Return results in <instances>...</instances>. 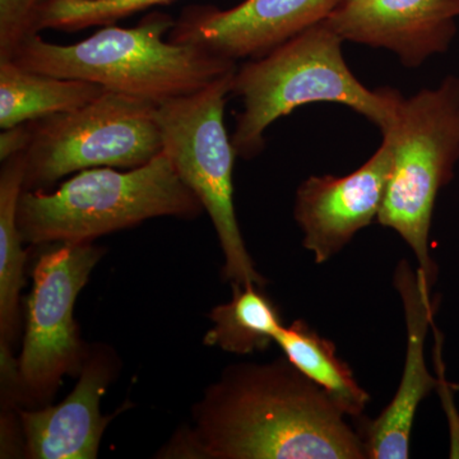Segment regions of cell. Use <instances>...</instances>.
Returning <instances> with one entry per match:
<instances>
[{"label": "cell", "mask_w": 459, "mask_h": 459, "mask_svg": "<svg viewBox=\"0 0 459 459\" xmlns=\"http://www.w3.org/2000/svg\"><path fill=\"white\" fill-rule=\"evenodd\" d=\"M0 171V337L2 351L17 332L20 295L25 285L26 253L17 221L18 201L25 189V153L2 161Z\"/></svg>", "instance_id": "2e32d148"}, {"label": "cell", "mask_w": 459, "mask_h": 459, "mask_svg": "<svg viewBox=\"0 0 459 459\" xmlns=\"http://www.w3.org/2000/svg\"><path fill=\"white\" fill-rule=\"evenodd\" d=\"M285 356L229 367L193 411L165 457L367 459L361 435Z\"/></svg>", "instance_id": "6da1fadb"}, {"label": "cell", "mask_w": 459, "mask_h": 459, "mask_svg": "<svg viewBox=\"0 0 459 459\" xmlns=\"http://www.w3.org/2000/svg\"><path fill=\"white\" fill-rule=\"evenodd\" d=\"M283 356L332 398L347 418L364 419L370 394L337 355L333 341L322 336L304 319L283 325L274 336Z\"/></svg>", "instance_id": "9a60e30c"}, {"label": "cell", "mask_w": 459, "mask_h": 459, "mask_svg": "<svg viewBox=\"0 0 459 459\" xmlns=\"http://www.w3.org/2000/svg\"><path fill=\"white\" fill-rule=\"evenodd\" d=\"M174 0H45L39 16V31L45 29L78 31L93 26L113 25L156 5Z\"/></svg>", "instance_id": "ac0fdd59"}, {"label": "cell", "mask_w": 459, "mask_h": 459, "mask_svg": "<svg viewBox=\"0 0 459 459\" xmlns=\"http://www.w3.org/2000/svg\"><path fill=\"white\" fill-rule=\"evenodd\" d=\"M394 148L389 137L358 170L343 177L313 175L296 190L295 221L303 247L325 264L377 221L391 175Z\"/></svg>", "instance_id": "9c48e42d"}, {"label": "cell", "mask_w": 459, "mask_h": 459, "mask_svg": "<svg viewBox=\"0 0 459 459\" xmlns=\"http://www.w3.org/2000/svg\"><path fill=\"white\" fill-rule=\"evenodd\" d=\"M451 424V458H459V413L449 416Z\"/></svg>", "instance_id": "44dd1931"}, {"label": "cell", "mask_w": 459, "mask_h": 459, "mask_svg": "<svg viewBox=\"0 0 459 459\" xmlns=\"http://www.w3.org/2000/svg\"><path fill=\"white\" fill-rule=\"evenodd\" d=\"M343 42L323 21L237 68L231 93L244 105L231 135L238 156L255 159L264 147V133L272 124L316 102L344 105L380 132L389 128L401 93L389 87H365L344 60Z\"/></svg>", "instance_id": "3957f363"}, {"label": "cell", "mask_w": 459, "mask_h": 459, "mask_svg": "<svg viewBox=\"0 0 459 459\" xmlns=\"http://www.w3.org/2000/svg\"><path fill=\"white\" fill-rule=\"evenodd\" d=\"M174 26L171 17L156 12L138 26L108 25L74 44H53L35 33L20 45L12 62L29 71L87 81L156 105L192 95L237 71V62L204 48L166 41L165 33Z\"/></svg>", "instance_id": "7a4b0ae2"}, {"label": "cell", "mask_w": 459, "mask_h": 459, "mask_svg": "<svg viewBox=\"0 0 459 459\" xmlns=\"http://www.w3.org/2000/svg\"><path fill=\"white\" fill-rule=\"evenodd\" d=\"M382 134L392 142L394 159L377 221L400 235L434 287L439 270L430 255L431 221L437 195L459 161V77L448 75L435 89L402 96Z\"/></svg>", "instance_id": "5b68a950"}, {"label": "cell", "mask_w": 459, "mask_h": 459, "mask_svg": "<svg viewBox=\"0 0 459 459\" xmlns=\"http://www.w3.org/2000/svg\"><path fill=\"white\" fill-rule=\"evenodd\" d=\"M340 0H244L231 9L189 8L170 40L204 48L238 62L255 59L327 20Z\"/></svg>", "instance_id": "8fae6325"}, {"label": "cell", "mask_w": 459, "mask_h": 459, "mask_svg": "<svg viewBox=\"0 0 459 459\" xmlns=\"http://www.w3.org/2000/svg\"><path fill=\"white\" fill-rule=\"evenodd\" d=\"M204 212L164 151L152 161L117 171L78 172L53 193L23 190L17 221L29 244L86 243L157 217L192 220Z\"/></svg>", "instance_id": "277c9868"}, {"label": "cell", "mask_w": 459, "mask_h": 459, "mask_svg": "<svg viewBox=\"0 0 459 459\" xmlns=\"http://www.w3.org/2000/svg\"><path fill=\"white\" fill-rule=\"evenodd\" d=\"M406 325V355L397 391L385 410L361 425L367 459H407L416 413L421 402L439 388L440 379L429 370L425 343L433 328L437 301L424 273L402 259L394 272Z\"/></svg>", "instance_id": "30bf717a"}, {"label": "cell", "mask_w": 459, "mask_h": 459, "mask_svg": "<svg viewBox=\"0 0 459 459\" xmlns=\"http://www.w3.org/2000/svg\"><path fill=\"white\" fill-rule=\"evenodd\" d=\"M156 108L107 91L82 108L30 123L23 190H44L89 169L131 170L152 161L162 152Z\"/></svg>", "instance_id": "52a82bcc"}, {"label": "cell", "mask_w": 459, "mask_h": 459, "mask_svg": "<svg viewBox=\"0 0 459 459\" xmlns=\"http://www.w3.org/2000/svg\"><path fill=\"white\" fill-rule=\"evenodd\" d=\"M117 369L108 347L87 353L78 383L62 403L21 412L25 453L32 459H95L110 418L100 410Z\"/></svg>", "instance_id": "4fadbf2b"}, {"label": "cell", "mask_w": 459, "mask_h": 459, "mask_svg": "<svg viewBox=\"0 0 459 459\" xmlns=\"http://www.w3.org/2000/svg\"><path fill=\"white\" fill-rule=\"evenodd\" d=\"M104 92V87L87 81L29 71L12 60L0 62V128L74 111Z\"/></svg>", "instance_id": "5bb4252c"}, {"label": "cell", "mask_w": 459, "mask_h": 459, "mask_svg": "<svg viewBox=\"0 0 459 459\" xmlns=\"http://www.w3.org/2000/svg\"><path fill=\"white\" fill-rule=\"evenodd\" d=\"M459 0H340L325 23L342 39L418 68L446 53L457 33Z\"/></svg>", "instance_id": "7c38bea8"}, {"label": "cell", "mask_w": 459, "mask_h": 459, "mask_svg": "<svg viewBox=\"0 0 459 459\" xmlns=\"http://www.w3.org/2000/svg\"><path fill=\"white\" fill-rule=\"evenodd\" d=\"M104 255V247L93 241L59 243L36 263L17 362L16 389L21 397L49 401L63 377L82 370L89 351L74 320V304Z\"/></svg>", "instance_id": "ba28073f"}, {"label": "cell", "mask_w": 459, "mask_h": 459, "mask_svg": "<svg viewBox=\"0 0 459 459\" xmlns=\"http://www.w3.org/2000/svg\"><path fill=\"white\" fill-rule=\"evenodd\" d=\"M231 286L228 303L211 310L213 327L205 333L204 343L240 356L265 351L283 325L279 307L261 286Z\"/></svg>", "instance_id": "e0dca14e"}, {"label": "cell", "mask_w": 459, "mask_h": 459, "mask_svg": "<svg viewBox=\"0 0 459 459\" xmlns=\"http://www.w3.org/2000/svg\"><path fill=\"white\" fill-rule=\"evenodd\" d=\"M235 72L192 95L157 105L156 120L162 151L210 214L225 258L223 279L231 285L264 287L267 280L256 271L235 213L232 172L238 155L223 122Z\"/></svg>", "instance_id": "8992f818"}, {"label": "cell", "mask_w": 459, "mask_h": 459, "mask_svg": "<svg viewBox=\"0 0 459 459\" xmlns=\"http://www.w3.org/2000/svg\"><path fill=\"white\" fill-rule=\"evenodd\" d=\"M31 124H21L13 128L3 129L0 134V160L11 159V157L25 153L31 142Z\"/></svg>", "instance_id": "ffe728a7"}, {"label": "cell", "mask_w": 459, "mask_h": 459, "mask_svg": "<svg viewBox=\"0 0 459 459\" xmlns=\"http://www.w3.org/2000/svg\"><path fill=\"white\" fill-rule=\"evenodd\" d=\"M45 0H0V62L13 59L20 45L39 33Z\"/></svg>", "instance_id": "d6986e66"}]
</instances>
